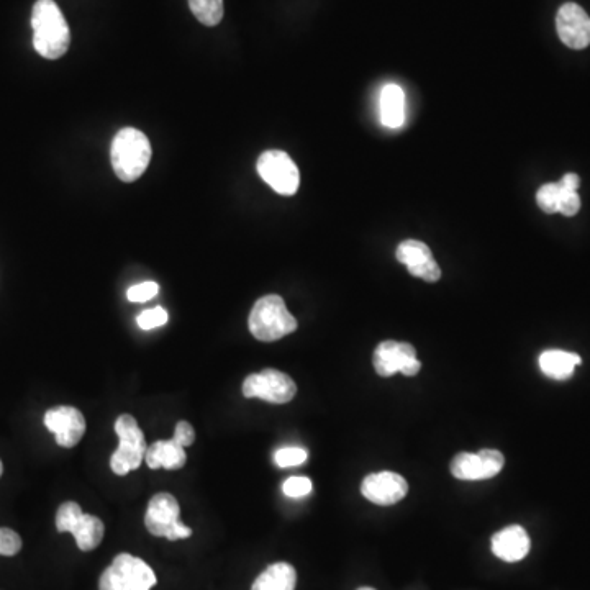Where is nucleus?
<instances>
[{"mask_svg":"<svg viewBox=\"0 0 590 590\" xmlns=\"http://www.w3.org/2000/svg\"><path fill=\"white\" fill-rule=\"evenodd\" d=\"M559 196H561V184L559 182H548L541 187L536 194V202L545 214H556L558 212Z\"/></svg>","mask_w":590,"mask_h":590,"instance_id":"22","label":"nucleus"},{"mask_svg":"<svg viewBox=\"0 0 590 590\" xmlns=\"http://www.w3.org/2000/svg\"><path fill=\"white\" fill-rule=\"evenodd\" d=\"M504 454L497 450L459 453L451 461V474L459 481H484L497 476L504 468Z\"/></svg>","mask_w":590,"mask_h":590,"instance_id":"11","label":"nucleus"},{"mask_svg":"<svg viewBox=\"0 0 590 590\" xmlns=\"http://www.w3.org/2000/svg\"><path fill=\"white\" fill-rule=\"evenodd\" d=\"M169 320V315L163 307L145 310L137 317L138 327L141 330H153V328L163 327Z\"/></svg>","mask_w":590,"mask_h":590,"instance_id":"24","label":"nucleus"},{"mask_svg":"<svg viewBox=\"0 0 590 590\" xmlns=\"http://www.w3.org/2000/svg\"><path fill=\"white\" fill-rule=\"evenodd\" d=\"M361 494L376 505H394L409 494V484L397 472L382 471L364 477Z\"/></svg>","mask_w":590,"mask_h":590,"instance_id":"14","label":"nucleus"},{"mask_svg":"<svg viewBox=\"0 0 590 590\" xmlns=\"http://www.w3.org/2000/svg\"><path fill=\"white\" fill-rule=\"evenodd\" d=\"M581 209V197L577 191H569L561 186V196H559L558 212L566 217H574Z\"/></svg>","mask_w":590,"mask_h":590,"instance_id":"28","label":"nucleus"},{"mask_svg":"<svg viewBox=\"0 0 590 590\" xmlns=\"http://www.w3.org/2000/svg\"><path fill=\"white\" fill-rule=\"evenodd\" d=\"M173 438L179 443V445L187 448V446L194 445V441H196V430H194L191 423L186 422V420H181V422L176 425Z\"/></svg>","mask_w":590,"mask_h":590,"instance_id":"29","label":"nucleus"},{"mask_svg":"<svg viewBox=\"0 0 590 590\" xmlns=\"http://www.w3.org/2000/svg\"><path fill=\"white\" fill-rule=\"evenodd\" d=\"M556 30L571 50H584L590 45V17L581 5L574 2L561 5L556 15Z\"/></svg>","mask_w":590,"mask_h":590,"instance_id":"13","label":"nucleus"},{"mask_svg":"<svg viewBox=\"0 0 590 590\" xmlns=\"http://www.w3.org/2000/svg\"><path fill=\"white\" fill-rule=\"evenodd\" d=\"M22 550V538L10 528H0V556H15Z\"/></svg>","mask_w":590,"mask_h":590,"instance_id":"25","label":"nucleus"},{"mask_svg":"<svg viewBox=\"0 0 590 590\" xmlns=\"http://www.w3.org/2000/svg\"><path fill=\"white\" fill-rule=\"evenodd\" d=\"M374 369L381 377H391L395 373L404 376H417L422 363L417 359V351L409 343L382 341L374 351Z\"/></svg>","mask_w":590,"mask_h":590,"instance_id":"10","label":"nucleus"},{"mask_svg":"<svg viewBox=\"0 0 590 590\" xmlns=\"http://www.w3.org/2000/svg\"><path fill=\"white\" fill-rule=\"evenodd\" d=\"M297 394V386L291 376L277 369H263L261 373L250 374L243 382L246 399H261L269 404H287Z\"/></svg>","mask_w":590,"mask_h":590,"instance_id":"8","label":"nucleus"},{"mask_svg":"<svg viewBox=\"0 0 590 590\" xmlns=\"http://www.w3.org/2000/svg\"><path fill=\"white\" fill-rule=\"evenodd\" d=\"M379 114L384 127L397 128L405 123V94L397 84H387L379 97Z\"/></svg>","mask_w":590,"mask_h":590,"instance_id":"18","label":"nucleus"},{"mask_svg":"<svg viewBox=\"0 0 590 590\" xmlns=\"http://www.w3.org/2000/svg\"><path fill=\"white\" fill-rule=\"evenodd\" d=\"M33 46L46 59H59L71 45V32L55 0H38L32 14Z\"/></svg>","mask_w":590,"mask_h":590,"instance_id":"1","label":"nucleus"},{"mask_svg":"<svg viewBox=\"0 0 590 590\" xmlns=\"http://www.w3.org/2000/svg\"><path fill=\"white\" fill-rule=\"evenodd\" d=\"M541 373L545 376L556 379V381H566L574 374L577 366L582 363L581 356L576 353H569L563 350H548L540 354Z\"/></svg>","mask_w":590,"mask_h":590,"instance_id":"19","label":"nucleus"},{"mask_svg":"<svg viewBox=\"0 0 590 590\" xmlns=\"http://www.w3.org/2000/svg\"><path fill=\"white\" fill-rule=\"evenodd\" d=\"M156 582L155 572L143 559L122 553L102 572L99 590H151Z\"/></svg>","mask_w":590,"mask_h":590,"instance_id":"4","label":"nucleus"},{"mask_svg":"<svg viewBox=\"0 0 590 590\" xmlns=\"http://www.w3.org/2000/svg\"><path fill=\"white\" fill-rule=\"evenodd\" d=\"M146 464L151 469H168V471H177L186 466L187 454L186 448L179 445L176 440L156 441L153 445L148 446L145 456Z\"/></svg>","mask_w":590,"mask_h":590,"instance_id":"17","label":"nucleus"},{"mask_svg":"<svg viewBox=\"0 0 590 590\" xmlns=\"http://www.w3.org/2000/svg\"><path fill=\"white\" fill-rule=\"evenodd\" d=\"M158 294V284L153 281H148L141 282V284H137V286L130 287L127 292V297L130 302H135V304H143V302H148V300L153 299V297H156Z\"/></svg>","mask_w":590,"mask_h":590,"instance_id":"27","label":"nucleus"},{"mask_svg":"<svg viewBox=\"0 0 590 590\" xmlns=\"http://www.w3.org/2000/svg\"><path fill=\"white\" fill-rule=\"evenodd\" d=\"M181 507L174 495L159 492L153 495L146 509L145 527L153 536H163L169 541L186 540L192 530L179 520Z\"/></svg>","mask_w":590,"mask_h":590,"instance_id":"7","label":"nucleus"},{"mask_svg":"<svg viewBox=\"0 0 590 590\" xmlns=\"http://www.w3.org/2000/svg\"><path fill=\"white\" fill-rule=\"evenodd\" d=\"M559 184H561L564 189H569V191H577L579 186H581V177L577 176V174L569 173L559 181Z\"/></svg>","mask_w":590,"mask_h":590,"instance_id":"30","label":"nucleus"},{"mask_svg":"<svg viewBox=\"0 0 590 590\" xmlns=\"http://www.w3.org/2000/svg\"><path fill=\"white\" fill-rule=\"evenodd\" d=\"M399 263L409 269L413 277H420L423 281H440L441 269L433 258L432 251L423 241L405 240L400 243L395 253Z\"/></svg>","mask_w":590,"mask_h":590,"instance_id":"15","label":"nucleus"},{"mask_svg":"<svg viewBox=\"0 0 590 590\" xmlns=\"http://www.w3.org/2000/svg\"><path fill=\"white\" fill-rule=\"evenodd\" d=\"M358 590H376V589H371V587H361V589Z\"/></svg>","mask_w":590,"mask_h":590,"instance_id":"32","label":"nucleus"},{"mask_svg":"<svg viewBox=\"0 0 590 590\" xmlns=\"http://www.w3.org/2000/svg\"><path fill=\"white\" fill-rule=\"evenodd\" d=\"M115 433L120 443L110 458V468L117 476H127L128 472L140 468L145 459L148 450L145 435L135 417L128 413H123L115 420Z\"/></svg>","mask_w":590,"mask_h":590,"instance_id":"5","label":"nucleus"},{"mask_svg":"<svg viewBox=\"0 0 590 590\" xmlns=\"http://www.w3.org/2000/svg\"><path fill=\"white\" fill-rule=\"evenodd\" d=\"M530 546V536L520 525H510L492 536V551L505 563H517L527 558Z\"/></svg>","mask_w":590,"mask_h":590,"instance_id":"16","label":"nucleus"},{"mask_svg":"<svg viewBox=\"0 0 590 590\" xmlns=\"http://www.w3.org/2000/svg\"><path fill=\"white\" fill-rule=\"evenodd\" d=\"M56 530L59 533H73L76 545L81 551L96 550L104 540V522L94 515L82 512L78 502H64L56 512Z\"/></svg>","mask_w":590,"mask_h":590,"instance_id":"6","label":"nucleus"},{"mask_svg":"<svg viewBox=\"0 0 590 590\" xmlns=\"http://www.w3.org/2000/svg\"><path fill=\"white\" fill-rule=\"evenodd\" d=\"M314 486H312V481H310L309 477H289L286 482H284V486H282V491L287 497H292V499H299V497H305V495H309L312 492Z\"/></svg>","mask_w":590,"mask_h":590,"instance_id":"26","label":"nucleus"},{"mask_svg":"<svg viewBox=\"0 0 590 590\" xmlns=\"http://www.w3.org/2000/svg\"><path fill=\"white\" fill-rule=\"evenodd\" d=\"M45 427L55 435L61 448H73L86 433V418L81 410L71 405H59L45 413Z\"/></svg>","mask_w":590,"mask_h":590,"instance_id":"12","label":"nucleus"},{"mask_svg":"<svg viewBox=\"0 0 590 590\" xmlns=\"http://www.w3.org/2000/svg\"><path fill=\"white\" fill-rule=\"evenodd\" d=\"M274 461L279 468H294V466H300L307 461V451L297 448V446H286V448L276 451Z\"/></svg>","mask_w":590,"mask_h":590,"instance_id":"23","label":"nucleus"},{"mask_svg":"<svg viewBox=\"0 0 590 590\" xmlns=\"http://www.w3.org/2000/svg\"><path fill=\"white\" fill-rule=\"evenodd\" d=\"M248 327L256 340L271 343L297 330V320L287 310L279 295H266L256 300L248 318Z\"/></svg>","mask_w":590,"mask_h":590,"instance_id":"3","label":"nucleus"},{"mask_svg":"<svg viewBox=\"0 0 590 590\" xmlns=\"http://www.w3.org/2000/svg\"><path fill=\"white\" fill-rule=\"evenodd\" d=\"M2 472H4V464L0 461V477H2Z\"/></svg>","mask_w":590,"mask_h":590,"instance_id":"31","label":"nucleus"},{"mask_svg":"<svg viewBox=\"0 0 590 590\" xmlns=\"http://www.w3.org/2000/svg\"><path fill=\"white\" fill-rule=\"evenodd\" d=\"M110 161L118 179L123 182L137 181L151 161L150 140L137 128H123L112 141Z\"/></svg>","mask_w":590,"mask_h":590,"instance_id":"2","label":"nucleus"},{"mask_svg":"<svg viewBox=\"0 0 590 590\" xmlns=\"http://www.w3.org/2000/svg\"><path fill=\"white\" fill-rule=\"evenodd\" d=\"M189 7L205 27H215L223 19V0H189Z\"/></svg>","mask_w":590,"mask_h":590,"instance_id":"21","label":"nucleus"},{"mask_svg":"<svg viewBox=\"0 0 590 590\" xmlns=\"http://www.w3.org/2000/svg\"><path fill=\"white\" fill-rule=\"evenodd\" d=\"M256 168L261 179L281 196H294L299 189V168L284 151H264Z\"/></svg>","mask_w":590,"mask_h":590,"instance_id":"9","label":"nucleus"},{"mask_svg":"<svg viewBox=\"0 0 590 590\" xmlns=\"http://www.w3.org/2000/svg\"><path fill=\"white\" fill-rule=\"evenodd\" d=\"M297 572L289 563L271 564L256 577L251 590H295Z\"/></svg>","mask_w":590,"mask_h":590,"instance_id":"20","label":"nucleus"}]
</instances>
